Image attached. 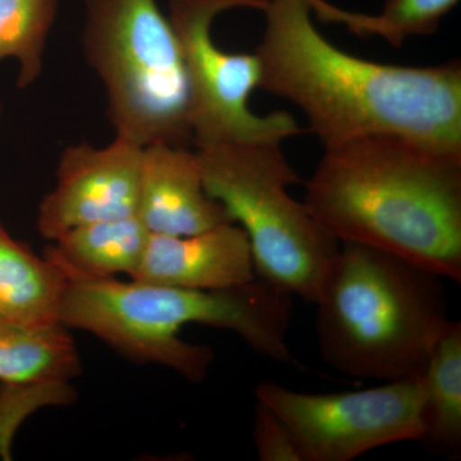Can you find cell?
Masks as SVG:
<instances>
[{
  "label": "cell",
  "instance_id": "1",
  "mask_svg": "<svg viewBox=\"0 0 461 461\" xmlns=\"http://www.w3.org/2000/svg\"><path fill=\"white\" fill-rule=\"evenodd\" d=\"M306 0H268L259 89L290 100L324 149L391 135L461 153V65L362 59L327 41Z\"/></svg>",
  "mask_w": 461,
  "mask_h": 461
},
{
  "label": "cell",
  "instance_id": "20",
  "mask_svg": "<svg viewBox=\"0 0 461 461\" xmlns=\"http://www.w3.org/2000/svg\"><path fill=\"white\" fill-rule=\"evenodd\" d=\"M312 5L315 14L327 23H339L359 36H377V17L371 14H353L330 5L326 0H306Z\"/></svg>",
  "mask_w": 461,
  "mask_h": 461
},
{
  "label": "cell",
  "instance_id": "18",
  "mask_svg": "<svg viewBox=\"0 0 461 461\" xmlns=\"http://www.w3.org/2000/svg\"><path fill=\"white\" fill-rule=\"evenodd\" d=\"M459 0H386L377 14L379 36L393 47L414 36L433 35Z\"/></svg>",
  "mask_w": 461,
  "mask_h": 461
},
{
  "label": "cell",
  "instance_id": "4",
  "mask_svg": "<svg viewBox=\"0 0 461 461\" xmlns=\"http://www.w3.org/2000/svg\"><path fill=\"white\" fill-rule=\"evenodd\" d=\"M341 244L314 303L321 359L354 378L420 375L454 321L445 278L387 251Z\"/></svg>",
  "mask_w": 461,
  "mask_h": 461
},
{
  "label": "cell",
  "instance_id": "7",
  "mask_svg": "<svg viewBox=\"0 0 461 461\" xmlns=\"http://www.w3.org/2000/svg\"><path fill=\"white\" fill-rule=\"evenodd\" d=\"M173 29L180 41L187 85L190 127L196 148L208 145L281 144L302 132L287 112L260 115L249 108L259 89L256 53H229L212 35L215 17L235 8L264 11L268 0H171Z\"/></svg>",
  "mask_w": 461,
  "mask_h": 461
},
{
  "label": "cell",
  "instance_id": "21",
  "mask_svg": "<svg viewBox=\"0 0 461 461\" xmlns=\"http://www.w3.org/2000/svg\"><path fill=\"white\" fill-rule=\"evenodd\" d=\"M0 114H2V104H0Z\"/></svg>",
  "mask_w": 461,
  "mask_h": 461
},
{
  "label": "cell",
  "instance_id": "6",
  "mask_svg": "<svg viewBox=\"0 0 461 461\" xmlns=\"http://www.w3.org/2000/svg\"><path fill=\"white\" fill-rule=\"evenodd\" d=\"M85 3V56L104 85L115 136L189 147V85L169 18L156 0Z\"/></svg>",
  "mask_w": 461,
  "mask_h": 461
},
{
  "label": "cell",
  "instance_id": "5",
  "mask_svg": "<svg viewBox=\"0 0 461 461\" xmlns=\"http://www.w3.org/2000/svg\"><path fill=\"white\" fill-rule=\"evenodd\" d=\"M195 154L206 193L247 233L258 277L314 304L339 242L288 194L299 176L281 144L208 145Z\"/></svg>",
  "mask_w": 461,
  "mask_h": 461
},
{
  "label": "cell",
  "instance_id": "12",
  "mask_svg": "<svg viewBox=\"0 0 461 461\" xmlns=\"http://www.w3.org/2000/svg\"><path fill=\"white\" fill-rule=\"evenodd\" d=\"M150 238L138 215L83 224L51 241L44 257L66 281L109 280L135 275Z\"/></svg>",
  "mask_w": 461,
  "mask_h": 461
},
{
  "label": "cell",
  "instance_id": "2",
  "mask_svg": "<svg viewBox=\"0 0 461 461\" xmlns=\"http://www.w3.org/2000/svg\"><path fill=\"white\" fill-rule=\"evenodd\" d=\"M303 203L339 242L461 282V153L400 136L355 139L324 149Z\"/></svg>",
  "mask_w": 461,
  "mask_h": 461
},
{
  "label": "cell",
  "instance_id": "3",
  "mask_svg": "<svg viewBox=\"0 0 461 461\" xmlns=\"http://www.w3.org/2000/svg\"><path fill=\"white\" fill-rule=\"evenodd\" d=\"M290 294L257 277L224 290H190L109 278L67 281L59 321L89 332L139 363L165 366L202 382L213 363L209 346L194 345L178 333L187 324L232 330L256 353L273 362L295 363L287 345Z\"/></svg>",
  "mask_w": 461,
  "mask_h": 461
},
{
  "label": "cell",
  "instance_id": "19",
  "mask_svg": "<svg viewBox=\"0 0 461 461\" xmlns=\"http://www.w3.org/2000/svg\"><path fill=\"white\" fill-rule=\"evenodd\" d=\"M253 439L260 461H302L290 430L275 412L258 402Z\"/></svg>",
  "mask_w": 461,
  "mask_h": 461
},
{
  "label": "cell",
  "instance_id": "17",
  "mask_svg": "<svg viewBox=\"0 0 461 461\" xmlns=\"http://www.w3.org/2000/svg\"><path fill=\"white\" fill-rule=\"evenodd\" d=\"M59 384H2L0 382V459L11 460L12 442L21 423L41 406L69 402L74 391Z\"/></svg>",
  "mask_w": 461,
  "mask_h": 461
},
{
  "label": "cell",
  "instance_id": "9",
  "mask_svg": "<svg viewBox=\"0 0 461 461\" xmlns=\"http://www.w3.org/2000/svg\"><path fill=\"white\" fill-rule=\"evenodd\" d=\"M142 148L115 136L104 148L71 145L60 156L57 185L39 205L38 229L53 241L66 230L138 213Z\"/></svg>",
  "mask_w": 461,
  "mask_h": 461
},
{
  "label": "cell",
  "instance_id": "16",
  "mask_svg": "<svg viewBox=\"0 0 461 461\" xmlns=\"http://www.w3.org/2000/svg\"><path fill=\"white\" fill-rule=\"evenodd\" d=\"M57 0H0V60H17V86H32L42 71Z\"/></svg>",
  "mask_w": 461,
  "mask_h": 461
},
{
  "label": "cell",
  "instance_id": "10",
  "mask_svg": "<svg viewBox=\"0 0 461 461\" xmlns=\"http://www.w3.org/2000/svg\"><path fill=\"white\" fill-rule=\"evenodd\" d=\"M245 230L236 223L189 236L153 235L131 280L190 290H224L256 280Z\"/></svg>",
  "mask_w": 461,
  "mask_h": 461
},
{
  "label": "cell",
  "instance_id": "11",
  "mask_svg": "<svg viewBox=\"0 0 461 461\" xmlns=\"http://www.w3.org/2000/svg\"><path fill=\"white\" fill-rule=\"evenodd\" d=\"M136 215L153 235H195L232 223L206 193L195 151L167 142L142 148Z\"/></svg>",
  "mask_w": 461,
  "mask_h": 461
},
{
  "label": "cell",
  "instance_id": "15",
  "mask_svg": "<svg viewBox=\"0 0 461 461\" xmlns=\"http://www.w3.org/2000/svg\"><path fill=\"white\" fill-rule=\"evenodd\" d=\"M429 439L438 450L459 456L461 448V323L453 321L420 375Z\"/></svg>",
  "mask_w": 461,
  "mask_h": 461
},
{
  "label": "cell",
  "instance_id": "14",
  "mask_svg": "<svg viewBox=\"0 0 461 461\" xmlns=\"http://www.w3.org/2000/svg\"><path fill=\"white\" fill-rule=\"evenodd\" d=\"M66 284L53 263L33 254L0 224V320L59 321Z\"/></svg>",
  "mask_w": 461,
  "mask_h": 461
},
{
  "label": "cell",
  "instance_id": "13",
  "mask_svg": "<svg viewBox=\"0 0 461 461\" xmlns=\"http://www.w3.org/2000/svg\"><path fill=\"white\" fill-rule=\"evenodd\" d=\"M60 321L0 320V382L59 384L80 373V357Z\"/></svg>",
  "mask_w": 461,
  "mask_h": 461
},
{
  "label": "cell",
  "instance_id": "8",
  "mask_svg": "<svg viewBox=\"0 0 461 461\" xmlns=\"http://www.w3.org/2000/svg\"><path fill=\"white\" fill-rule=\"evenodd\" d=\"M257 402L290 430L302 461H350L426 433L420 375L350 393H297L262 382Z\"/></svg>",
  "mask_w": 461,
  "mask_h": 461
}]
</instances>
